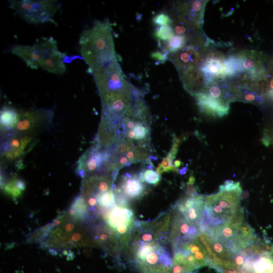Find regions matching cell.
Instances as JSON below:
<instances>
[{
	"label": "cell",
	"instance_id": "24",
	"mask_svg": "<svg viewBox=\"0 0 273 273\" xmlns=\"http://www.w3.org/2000/svg\"><path fill=\"white\" fill-rule=\"evenodd\" d=\"M263 80L262 93L268 99L273 101V72L271 71L262 79Z\"/></svg>",
	"mask_w": 273,
	"mask_h": 273
},
{
	"label": "cell",
	"instance_id": "19",
	"mask_svg": "<svg viewBox=\"0 0 273 273\" xmlns=\"http://www.w3.org/2000/svg\"><path fill=\"white\" fill-rule=\"evenodd\" d=\"M178 150V149L172 147L166 157L163 159L162 163L156 168L157 172L160 175L165 172L178 171L177 168L174 166L173 163L177 154Z\"/></svg>",
	"mask_w": 273,
	"mask_h": 273
},
{
	"label": "cell",
	"instance_id": "20",
	"mask_svg": "<svg viewBox=\"0 0 273 273\" xmlns=\"http://www.w3.org/2000/svg\"><path fill=\"white\" fill-rule=\"evenodd\" d=\"M188 40L184 36L174 35L171 39L165 41L163 44L164 51L169 54H174L186 46Z\"/></svg>",
	"mask_w": 273,
	"mask_h": 273
},
{
	"label": "cell",
	"instance_id": "25",
	"mask_svg": "<svg viewBox=\"0 0 273 273\" xmlns=\"http://www.w3.org/2000/svg\"><path fill=\"white\" fill-rule=\"evenodd\" d=\"M174 35L173 28L170 26L161 27L157 29L155 32L156 37L161 41H167Z\"/></svg>",
	"mask_w": 273,
	"mask_h": 273
},
{
	"label": "cell",
	"instance_id": "9",
	"mask_svg": "<svg viewBox=\"0 0 273 273\" xmlns=\"http://www.w3.org/2000/svg\"><path fill=\"white\" fill-rule=\"evenodd\" d=\"M110 155L105 150H102L99 145L92 147L85 153L80 159L78 166L79 175L84 177L87 173H98L104 167L108 168Z\"/></svg>",
	"mask_w": 273,
	"mask_h": 273
},
{
	"label": "cell",
	"instance_id": "12",
	"mask_svg": "<svg viewBox=\"0 0 273 273\" xmlns=\"http://www.w3.org/2000/svg\"><path fill=\"white\" fill-rule=\"evenodd\" d=\"M168 59L174 64L180 76L197 68L202 56L196 47L189 45L177 53L169 54Z\"/></svg>",
	"mask_w": 273,
	"mask_h": 273
},
{
	"label": "cell",
	"instance_id": "3",
	"mask_svg": "<svg viewBox=\"0 0 273 273\" xmlns=\"http://www.w3.org/2000/svg\"><path fill=\"white\" fill-rule=\"evenodd\" d=\"M135 260L143 273H171L168 251L158 242L136 241Z\"/></svg>",
	"mask_w": 273,
	"mask_h": 273
},
{
	"label": "cell",
	"instance_id": "8",
	"mask_svg": "<svg viewBox=\"0 0 273 273\" xmlns=\"http://www.w3.org/2000/svg\"><path fill=\"white\" fill-rule=\"evenodd\" d=\"M108 225L116 234L122 238H127L134 227V213L128 207L115 206L108 209L105 219Z\"/></svg>",
	"mask_w": 273,
	"mask_h": 273
},
{
	"label": "cell",
	"instance_id": "11",
	"mask_svg": "<svg viewBox=\"0 0 273 273\" xmlns=\"http://www.w3.org/2000/svg\"><path fill=\"white\" fill-rule=\"evenodd\" d=\"M206 3L207 1H205L177 2L173 7L174 18L200 28L203 22Z\"/></svg>",
	"mask_w": 273,
	"mask_h": 273
},
{
	"label": "cell",
	"instance_id": "31",
	"mask_svg": "<svg viewBox=\"0 0 273 273\" xmlns=\"http://www.w3.org/2000/svg\"><path fill=\"white\" fill-rule=\"evenodd\" d=\"M75 225L72 223H68L65 226V229L68 232H71L73 230Z\"/></svg>",
	"mask_w": 273,
	"mask_h": 273
},
{
	"label": "cell",
	"instance_id": "33",
	"mask_svg": "<svg viewBox=\"0 0 273 273\" xmlns=\"http://www.w3.org/2000/svg\"><path fill=\"white\" fill-rule=\"evenodd\" d=\"M108 235L105 233L104 234H101V235L99 237V240H100L102 241H106L108 239Z\"/></svg>",
	"mask_w": 273,
	"mask_h": 273
},
{
	"label": "cell",
	"instance_id": "1",
	"mask_svg": "<svg viewBox=\"0 0 273 273\" xmlns=\"http://www.w3.org/2000/svg\"><path fill=\"white\" fill-rule=\"evenodd\" d=\"M79 43L82 56L88 65L91 74L117 60L108 19L102 22L96 21L91 28L82 32Z\"/></svg>",
	"mask_w": 273,
	"mask_h": 273
},
{
	"label": "cell",
	"instance_id": "22",
	"mask_svg": "<svg viewBox=\"0 0 273 273\" xmlns=\"http://www.w3.org/2000/svg\"><path fill=\"white\" fill-rule=\"evenodd\" d=\"M101 207L109 209L116 205L112 190L106 192L98 193L95 195Z\"/></svg>",
	"mask_w": 273,
	"mask_h": 273
},
{
	"label": "cell",
	"instance_id": "15",
	"mask_svg": "<svg viewBox=\"0 0 273 273\" xmlns=\"http://www.w3.org/2000/svg\"><path fill=\"white\" fill-rule=\"evenodd\" d=\"M31 140L29 136L26 135L19 138V136L13 134L3 145V155L11 160L21 156Z\"/></svg>",
	"mask_w": 273,
	"mask_h": 273
},
{
	"label": "cell",
	"instance_id": "34",
	"mask_svg": "<svg viewBox=\"0 0 273 273\" xmlns=\"http://www.w3.org/2000/svg\"><path fill=\"white\" fill-rule=\"evenodd\" d=\"M181 164H182V162L180 160L175 161L173 164L174 166L176 168L179 167L181 165Z\"/></svg>",
	"mask_w": 273,
	"mask_h": 273
},
{
	"label": "cell",
	"instance_id": "10",
	"mask_svg": "<svg viewBox=\"0 0 273 273\" xmlns=\"http://www.w3.org/2000/svg\"><path fill=\"white\" fill-rule=\"evenodd\" d=\"M54 113L50 109H37L20 113L19 121L15 129L16 132L29 134L46 124H49Z\"/></svg>",
	"mask_w": 273,
	"mask_h": 273
},
{
	"label": "cell",
	"instance_id": "16",
	"mask_svg": "<svg viewBox=\"0 0 273 273\" xmlns=\"http://www.w3.org/2000/svg\"><path fill=\"white\" fill-rule=\"evenodd\" d=\"M145 191L144 185L140 181L138 175L126 174L123 178L120 189L117 193H123L130 199H136L142 196Z\"/></svg>",
	"mask_w": 273,
	"mask_h": 273
},
{
	"label": "cell",
	"instance_id": "37",
	"mask_svg": "<svg viewBox=\"0 0 273 273\" xmlns=\"http://www.w3.org/2000/svg\"><path fill=\"white\" fill-rule=\"evenodd\" d=\"M60 223V220H56V221H55L54 223H53L52 226L53 227L55 226L56 225H58Z\"/></svg>",
	"mask_w": 273,
	"mask_h": 273
},
{
	"label": "cell",
	"instance_id": "27",
	"mask_svg": "<svg viewBox=\"0 0 273 273\" xmlns=\"http://www.w3.org/2000/svg\"><path fill=\"white\" fill-rule=\"evenodd\" d=\"M153 22L156 26L161 27L172 25L173 20L168 14L164 13H161L156 15L153 18Z\"/></svg>",
	"mask_w": 273,
	"mask_h": 273
},
{
	"label": "cell",
	"instance_id": "23",
	"mask_svg": "<svg viewBox=\"0 0 273 273\" xmlns=\"http://www.w3.org/2000/svg\"><path fill=\"white\" fill-rule=\"evenodd\" d=\"M140 181L156 186L160 182L161 176L155 170L151 169L143 170L138 175Z\"/></svg>",
	"mask_w": 273,
	"mask_h": 273
},
{
	"label": "cell",
	"instance_id": "17",
	"mask_svg": "<svg viewBox=\"0 0 273 273\" xmlns=\"http://www.w3.org/2000/svg\"><path fill=\"white\" fill-rule=\"evenodd\" d=\"M64 55L59 51L45 59L42 63L41 67L50 73L62 75L66 71L64 62Z\"/></svg>",
	"mask_w": 273,
	"mask_h": 273
},
{
	"label": "cell",
	"instance_id": "30",
	"mask_svg": "<svg viewBox=\"0 0 273 273\" xmlns=\"http://www.w3.org/2000/svg\"><path fill=\"white\" fill-rule=\"evenodd\" d=\"M186 193L189 196L197 195L196 189L193 185L187 184L186 186Z\"/></svg>",
	"mask_w": 273,
	"mask_h": 273
},
{
	"label": "cell",
	"instance_id": "35",
	"mask_svg": "<svg viewBox=\"0 0 273 273\" xmlns=\"http://www.w3.org/2000/svg\"><path fill=\"white\" fill-rule=\"evenodd\" d=\"M195 179L194 177L191 176L189 179V182H188L187 184H190V185H193L195 183Z\"/></svg>",
	"mask_w": 273,
	"mask_h": 273
},
{
	"label": "cell",
	"instance_id": "2",
	"mask_svg": "<svg viewBox=\"0 0 273 273\" xmlns=\"http://www.w3.org/2000/svg\"><path fill=\"white\" fill-rule=\"evenodd\" d=\"M242 193L240 183L227 180L219 186L218 192L205 196L204 222L208 229L227 223L240 212Z\"/></svg>",
	"mask_w": 273,
	"mask_h": 273
},
{
	"label": "cell",
	"instance_id": "14",
	"mask_svg": "<svg viewBox=\"0 0 273 273\" xmlns=\"http://www.w3.org/2000/svg\"><path fill=\"white\" fill-rule=\"evenodd\" d=\"M177 213L172 220V230L169 235L172 243L193 240L201 234L199 228L188 220L177 210Z\"/></svg>",
	"mask_w": 273,
	"mask_h": 273
},
{
	"label": "cell",
	"instance_id": "26",
	"mask_svg": "<svg viewBox=\"0 0 273 273\" xmlns=\"http://www.w3.org/2000/svg\"><path fill=\"white\" fill-rule=\"evenodd\" d=\"M18 180L14 179L10 181L4 187L5 192L14 198L19 197L23 192L18 186Z\"/></svg>",
	"mask_w": 273,
	"mask_h": 273
},
{
	"label": "cell",
	"instance_id": "4",
	"mask_svg": "<svg viewBox=\"0 0 273 273\" xmlns=\"http://www.w3.org/2000/svg\"><path fill=\"white\" fill-rule=\"evenodd\" d=\"M9 7L26 22L31 24L51 23L56 25L54 19L61 4L55 0H11Z\"/></svg>",
	"mask_w": 273,
	"mask_h": 273
},
{
	"label": "cell",
	"instance_id": "28",
	"mask_svg": "<svg viewBox=\"0 0 273 273\" xmlns=\"http://www.w3.org/2000/svg\"><path fill=\"white\" fill-rule=\"evenodd\" d=\"M262 141L266 146L273 145V119L263 130Z\"/></svg>",
	"mask_w": 273,
	"mask_h": 273
},
{
	"label": "cell",
	"instance_id": "36",
	"mask_svg": "<svg viewBox=\"0 0 273 273\" xmlns=\"http://www.w3.org/2000/svg\"><path fill=\"white\" fill-rule=\"evenodd\" d=\"M187 167H184L180 170L179 173L181 175H185L187 171Z\"/></svg>",
	"mask_w": 273,
	"mask_h": 273
},
{
	"label": "cell",
	"instance_id": "5",
	"mask_svg": "<svg viewBox=\"0 0 273 273\" xmlns=\"http://www.w3.org/2000/svg\"><path fill=\"white\" fill-rule=\"evenodd\" d=\"M58 51L57 42L53 37H43L32 46L16 45L11 53L21 58L31 69L37 70L45 59Z\"/></svg>",
	"mask_w": 273,
	"mask_h": 273
},
{
	"label": "cell",
	"instance_id": "6",
	"mask_svg": "<svg viewBox=\"0 0 273 273\" xmlns=\"http://www.w3.org/2000/svg\"><path fill=\"white\" fill-rule=\"evenodd\" d=\"M198 68L206 83L223 81L236 75L228 59L218 52H212L202 57Z\"/></svg>",
	"mask_w": 273,
	"mask_h": 273
},
{
	"label": "cell",
	"instance_id": "13",
	"mask_svg": "<svg viewBox=\"0 0 273 273\" xmlns=\"http://www.w3.org/2000/svg\"><path fill=\"white\" fill-rule=\"evenodd\" d=\"M228 61L237 73L253 72L264 69V58L262 54L246 51L230 56Z\"/></svg>",
	"mask_w": 273,
	"mask_h": 273
},
{
	"label": "cell",
	"instance_id": "29",
	"mask_svg": "<svg viewBox=\"0 0 273 273\" xmlns=\"http://www.w3.org/2000/svg\"><path fill=\"white\" fill-rule=\"evenodd\" d=\"M169 53L166 51H157L151 54V57L152 59L156 60L157 63H164L168 59Z\"/></svg>",
	"mask_w": 273,
	"mask_h": 273
},
{
	"label": "cell",
	"instance_id": "32",
	"mask_svg": "<svg viewBox=\"0 0 273 273\" xmlns=\"http://www.w3.org/2000/svg\"><path fill=\"white\" fill-rule=\"evenodd\" d=\"M81 238V235L79 233H77L73 235L72 240L75 241H78Z\"/></svg>",
	"mask_w": 273,
	"mask_h": 273
},
{
	"label": "cell",
	"instance_id": "18",
	"mask_svg": "<svg viewBox=\"0 0 273 273\" xmlns=\"http://www.w3.org/2000/svg\"><path fill=\"white\" fill-rule=\"evenodd\" d=\"M20 113L14 108L4 107L1 111V127L3 130L14 129L19 122Z\"/></svg>",
	"mask_w": 273,
	"mask_h": 273
},
{
	"label": "cell",
	"instance_id": "21",
	"mask_svg": "<svg viewBox=\"0 0 273 273\" xmlns=\"http://www.w3.org/2000/svg\"><path fill=\"white\" fill-rule=\"evenodd\" d=\"M71 209L75 213L74 218L82 219L87 217L88 206L86 201L82 196H79L76 198Z\"/></svg>",
	"mask_w": 273,
	"mask_h": 273
},
{
	"label": "cell",
	"instance_id": "38",
	"mask_svg": "<svg viewBox=\"0 0 273 273\" xmlns=\"http://www.w3.org/2000/svg\"><path fill=\"white\" fill-rule=\"evenodd\" d=\"M248 196V193L247 192H245L242 196V199L246 198Z\"/></svg>",
	"mask_w": 273,
	"mask_h": 273
},
{
	"label": "cell",
	"instance_id": "7",
	"mask_svg": "<svg viewBox=\"0 0 273 273\" xmlns=\"http://www.w3.org/2000/svg\"><path fill=\"white\" fill-rule=\"evenodd\" d=\"M205 196H187L178 201L175 206L191 223L197 226L201 233L209 229L204 222Z\"/></svg>",
	"mask_w": 273,
	"mask_h": 273
}]
</instances>
